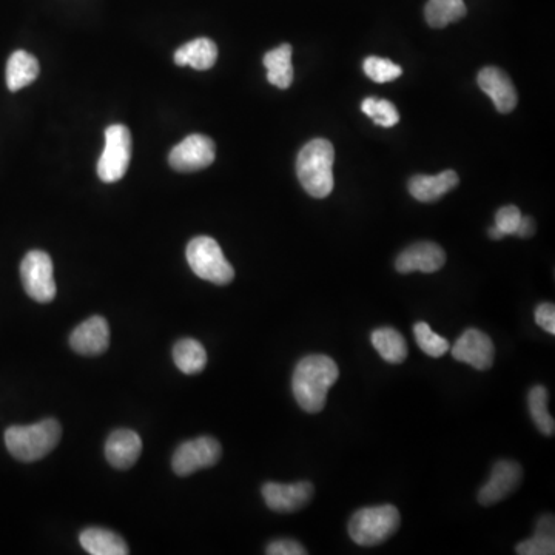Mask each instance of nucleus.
<instances>
[{
  "mask_svg": "<svg viewBox=\"0 0 555 555\" xmlns=\"http://www.w3.org/2000/svg\"><path fill=\"white\" fill-rule=\"evenodd\" d=\"M269 555H306L307 551L301 543L295 540H275L266 548Z\"/></svg>",
  "mask_w": 555,
  "mask_h": 555,
  "instance_id": "31",
  "label": "nucleus"
},
{
  "mask_svg": "<svg viewBox=\"0 0 555 555\" xmlns=\"http://www.w3.org/2000/svg\"><path fill=\"white\" fill-rule=\"evenodd\" d=\"M400 523V511L395 506L363 508L350 518L349 535L357 545L377 546L391 539Z\"/></svg>",
  "mask_w": 555,
  "mask_h": 555,
  "instance_id": "4",
  "label": "nucleus"
},
{
  "mask_svg": "<svg viewBox=\"0 0 555 555\" xmlns=\"http://www.w3.org/2000/svg\"><path fill=\"white\" fill-rule=\"evenodd\" d=\"M523 480L522 466L517 461L500 460L492 468L491 478L478 492V503L483 506L497 505L511 495Z\"/></svg>",
  "mask_w": 555,
  "mask_h": 555,
  "instance_id": "10",
  "label": "nucleus"
},
{
  "mask_svg": "<svg viewBox=\"0 0 555 555\" xmlns=\"http://www.w3.org/2000/svg\"><path fill=\"white\" fill-rule=\"evenodd\" d=\"M132 159V135L125 125L115 124L105 130V147L98 162L102 182H118L127 173Z\"/></svg>",
  "mask_w": 555,
  "mask_h": 555,
  "instance_id": "6",
  "label": "nucleus"
},
{
  "mask_svg": "<svg viewBox=\"0 0 555 555\" xmlns=\"http://www.w3.org/2000/svg\"><path fill=\"white\" fill-rule=\"evenodd\" d=\"M187 261L190 269L201 280L210 281L216 286H227L235 278V270L222 253L221 247L210 236H198L187 246Z\"/></svg>",
  "mask_w": 555,
  "mask_h": 555,
  "instance_id": "5",
  "label": "nucleus"
},
{
  "mask_svg": "<svg viewBox=\"0 0 555 555\" xmlns=\"http://www.w3.org/2000/svg\"><path fill=\"white\" fill-rule=\"evenodd\" d=\"M333 161H335V150L327 139H312L301 148L300 155L296 159V175L303 189L313 198H327L332 193L335 185L332 172Z\"/></svg>",
  "mask_w": 555,
  "mask_h": 555,
  "instance_id": "2",
  "label": "nucleus"
},
{
  "mask_svg": "<svg viewBox=\"0 0 555 555\" xmlns=\"http://www.w3.org/2000/svg\"><path fill=\"white\" fill-rule=\"evenodd\" d=\"M460 178L454 170L435 176L417 175L409 181V193L420 202L438 201L441 196L457 187Z\"/></svg>",
  "mask_w": 555,
  "mask_h": 555,
  "instance_id": "17",
  "label": "nucleus"
},
{
  "mask_svg": "<svg viewBox=\"0 0 555 555\" xmlns=\"http://www.w3.org/2000/svg\"><path fill=\"white\" fill-rule=\"evenodd\" d=\"M444 263H446L444 250L438 244L423 241L403 250L395 261V267L400 273H434L438 272Z\"/></svg>",
  "mask_w": 555,
  "mask_h": 555,
  "instance_id": "13",
  "label": "nucleus"
},
{
  "mask_svg": "<svg viewBox=\"0 0 555 555\" xmlns=\"http://www.w3.org/2000/svg\"><path fill=\"white\" fill-rule=\"evenodd\" d=\"M451 354L460 363L469 364L477 370H488L494 364L495 347L485 332L468 329L455 341Z\"/></svg>",
  "mask_w": 555,
  "mask_h": 555,
  "instance_id": "11",
  "label": "nucleus"
},
{
  "mask_svg": "<svg viewBox=\"0 0 555 555\" xmlns=\"http://www.w3.org/2000/svg\"><path fill=\"white\" fill-rule=\"evenodd\" d=\"M142 440L135 431L119 429L105 443V457L116 469H130L141 457Z\"/></svg>",
  "mask_w": 555,
  "mask_h": 555,
  "instance_id": "16",
  "label": "nucleus"
},
{
  "mask_svg": "<svg viewBox=\"0 0 555 555\" xmlns=\"http://www.w3.org/2000/svg\"><path fill=\"white\" fill-rule=\"evenodd\" d=\"M292 45L283 44L264 56L267 81L281 90H287L293 82Z\"/></svg>",
  "mask_w": 555,
  "mask_h": 555,
  "instance_id": "21",
  "label": "nucleus"
},
{
  "mask_svg": "<svg viewBox=\"0 0 555 555\" xmlns=\"http://www.w3.org/2000/svg\"><path fill=\"white\" fill-rule=\"evenodd\" d=\"M489 236H491L494 241H500V239L505 238V235H503V233L500 232V230H498L495 226L489 229Z\"/></svg>",
  "mask_w": 555,
  "mask_h": 555,
  "instance_id": "35",
  "label": "nucleus"
},
{
  "mask_svg": "<svg viewBox=\"0 0 555 555\" xmlns=\"http://www.w3.org/2000/svg\"><path fill=\"white\" fill-rule=\"evenodd\" d=\"M216 158L215 142L204 135H190L173 147L169 162L172 169L181 173L198 172L207 169Z\"/></svg>",
  "mask_w": 555,
  "mask_h": 555,
  "instance_id": "9",
  "label": "nucleus"
},
{
  "mask_svg": "<svg viewBox=\"0 0 555 555\" xmlns=\"http://www.w3.org/2000/svg\"><path fill=\"white\" fill-rule=\"evenodd\" d=\"M364 115L369 116L380 127H394L400 121L397 107L386 99L367 98L361 104Z\"/></svg>",
  "mask_w": 555,
  "mask_h": 555,
  "instance_id": "27",
  "label": "nucleus"
},
{
  "mask_svg": "<svg viewBox=\"0 0 555 555\" xmlns=\"http://www.w3.org/2000/svg\"><path fill=\"white\" fill-rule=\"evenodd\" d=\"M549 395L545 386H534L528 395L529 412L535 426L543 435H554L555 421L548 411Z\"/></svg>",
  "mask_w": 555,
  "mask_h": 555,
  "instance_id": "25",
  "label": "nucleus"
},
{
  "mask_svg": "<svg viewBox=\"0 0 555 555\" xmlns=\"http://www.w3.org/2000/svg\"><path fill=\"white\" fill-rule=\"evenodd\" d=\"M221 455V444L215 438L199 437L185 441L173 454V471L181 477H187L201 469L212 468Z\"/></svg>",
  "mask_w": 555,
  "mask_h": 555,
  "instance_id": "8",
  "label": "nucleus"
},
{
  "mask_svg": "<svg viewBox=\"0 0 555 555\" xmlns=\"http://www.w3.org/2000/svg\"><path fill=\"white\" fill-rule=\"evenodd\" d=\"M535 233V221L531 216H522L520 219V224H518L517 232L515 235L520 236V238H531Z\"/></svg>",
  "mask_w": 555,
  "mask_h": 555,
  "instance_id": "33",
  "label": "nucleus"
},
{
  "mask_svg": "<svg viewBox=\"0 0 555 555\" xmlns=\"http://www.w3.org/2000/svg\"><path fill=\"white\" fill-rule=\"evenodd\" d=\"M535 323L545 332L555 335V306L552 303H542L534 312Z\"/></svg>",
  "mask_w": 555,
  "mask_h": 555,
  "instance_id": "32",
  "label": "nucleus"
},
{
  "mask_svg": "<svg viewBox=\"0 0 555 555\" xmlns=\"http://www.w3.org/2000/svg\"><path fill=\"white\" fill-rule=\"evenodd\" d=\"M39 62L33 54L17 50L11 54L7 62V87L10 91H19L33 84L39 76Z\"/></svg>",
  "mask_w": 555,
  "mask_h": 555,
  "instance_id": "20",
  "label": "nucleus"
},
{
  "mask_svg": "<svg viewBox=\"0 0 555 555\" xmlns=\"http://www.w3.org/2000/svg\"><path fill=\"white\" fill-rule=\"evenodd\" d=\"M364 73L367 78L372 79L378 84H386V82L395 81L403 74V68L389 59L377 58V56H370L364 61Z\"/></svg>",
  "mask_w": 555,
  "mask_h": 555,
  "instance_id": "28",
  "label": "nucleus"
},
{
  "mask_svg": "<svg viewBox=\"0 0 555 555\" xmlns=\"http://www.w3.org/2000/svg\"><path fill=\"white\" fill-rule=\"evenodd\" d=\"M70 346L74 352L87 357L104 354L110 346V327L102 317H91L79 324L70 335Z\"/></svg>",
  "mask_w": 555,
  "mask_h": 555,
  "instance_id": "14",
  "label": "nucleus"
},
{
  "mask_svg": "<svg viewBox=\"0 0 555 555\" xmlns=\"http://www.w3.org/2000/svg\"><path fill=\"white\" fill-rule=\"evenodd\" d=\"M61 435L59 421L48 418L31 426H11L5 432V444L16 460L33 463L50 454L58 446Z\"/></svg>",
  "mask_w": 555,
  "mask_h": 555,
  "instance_id": "3",
  "label": "nucleus"
},
{
  "mask_svg": "<svg viewBox=\"0 0 555 555\" xmlns=\"http://www.w3.org/2000/svg\"><path fill=\"white\" fill-rule=\"evenodd\" d=\"M468 10L463 0H429L424 17L432 28H444L461 21Z\"/></svg>",
  "mask_w": 555,
  "mask_h": 555,
  "instance_id": "24",
  "label": "nucleus"
},
{
  "mask_svg": "<svg viewBox=\"0 0 555 555\" xmlns=\"http://www.w3.org/2000/svg\"><path fill=\"white\" fill-rule=\"evenodd\" d=\"M173 360L182 374H201L207 366V352L199 341L184 338L173 347Z\"/></svg>",
  "mask_w": 555,
  "mask_h": 555,
  "instance_id": "23",
  "label": "nucleus"
},
{
  "mask_svg": "<svg viewBox=\"0 0 555 555\" xmlns=\"http://www.w3.org/2000/svg\"><path fill=\"white\" fill-rule=\"evenodd\" d=\"M522 216V212H520L518 207H502V209L498 210L497 215H495V227L505 236L515 235Z\"/></svg>",
  "mask_w": 555,
  "mask_h": 555,
  "instance_id": "30",
  "label": "nucleus"
},
{
  "mask_svg": "<svg viewBox=\"0 0 555 555\" xmlns=\"http://www.w3.org/2000/svg\"><path fill=\"white\" fill-rule=\"evenodd\" d=\"M218 59V47L207 37H199L195 41L187 42L175 53V62L179 67H190L195 70H210Z\"/></svg>",
  "mask_w": 555,
  "mask_h": 555,
  "instance_id": "18",
  "label": "nucleus"
},
{
  "mask_svg": "<svg viewBox=\"0 0 555 555\" xmlns=\"http://www.w3.org/2000/svg\"><path fill=\"white\" fill-rule=\"evenodd\" d=\"M82 548L91 555H127L130 552L121 535L110 529L88 528L79 537Z\"/></svg>",
  "mask_w": 555,
  "mask_h": 555,
  "instance_id": "19",
  "label": "nucleus"
},
{
  "mask_svg": "<svg viewBox=\"0 0 555 555\" xmlns=\"http://www.w3.org/2000/svg\"><path fill=\"white\" fill-rule=\"evenodd\" d=\"M372 344L384 361L401 364L407 358V343L394 327H380L372 332Z\"/></svg>",
  "mask_w": 555,
  "mask_h": 555,
  "instance_id": "22",
  "label": "nucleus"
},
{
  "mask_svg": "<svg viewBox=\"0 0 555 555\" xmlns=\"http://www.w3.org/2000/svg\"><path fill=\"white\" fill-rule=\"evenodd\" d=\"M340 369L327 355H309L296 364L292 389L296 403L307 414H318L326 406L330 387L337 383Z\"/></svg>",
  "mask_w": 555,
  "mask_h": 555,
  "instance_id": "1",
  "label": "nucleus"
},
{
  "mask_svg": "<svg viewBox=\"0 0 555 555\" xmlns=\"http://www.w3.org/2000/svg\"><path fill=\"white\" fill-rule=\"evenodd\" d=\"M261 492H263L264 502L272 511L290 514V512L300 511L312 500L315 488L310 481H300L290 485L270 481L263 486Z\"/></svg>",
  "mask_w": 555,
  "mask_h": 555,
  "instance_id": "12",
  "label": "nucleus"
},
{
  "mask_svg": "<svg viewBox=\"0 0 555 555\" xmlns=\"http://www.w3.org/2000/svg\"><path fill=\"white\" fill-rule=\"evenodd\" d=\"M535 532H540V534L555 535V522L552 515L546 514L542 515L535 526Z\"/></svg>",
  "mask_w": 555,
  "mask_h": 555,
  "instance_id": "34",
  "label": "nucleus"
},
{
  "mask_svg": "<svg viewBox=\"0 0 555 555\" xmlns=\"http://www.w3.org/2000/svg\"><path fill=\"white\" fill-rule=\"evenodd\" d=\"M477 82L481 90L494 101L495 108L500 113L508 115L515 110L518 102L517 90L505 71L497 67L483 68L478 73Z\"/></svg>",
  "mask_w": 555,
  "mask_h": 555,
  "instance_id": "15",
  "label": "nucleus"
},
{
  "mask_svg": "<svg viewBox=\"0 0 555 555\" xmlns=\"http://www.w3.org/2000/svg\"><path fill=\"white\" fill-rule=\"evenodd\" d=\"M515 552L520 555H552L555 554V535L535 532L531 539L518 543Z\"/></svg>",
  "mask_w": 555,
  "mask_h": 555,
  "instance_id": "29",
  "label": "nucleus"
},
{
  "mask_svg": "<svg viewBox=\"0 0 555 555\" xmlns=\"http://www.w3.org/2000/svg\"><path fill=\"white\" fill-rule=\"evenodd\" d=\"M21 278L25 292L37 303H51L56 298L54 267L48 253L31 250L22 259Z\"/></svg>",
  "mask_w": 555,
  "mask_h": 555,
  "instance_id": "7",
  "label": "nucleus"
},
{
  "mask_svg": "<svg viewBox=\"0 0 555 555\" xmlns=\"http://www.w3.org/2000/svg\"><path fill=\"white\" fill-rule=\"evenodd\" d=\"M414 335L418 347L423 350L424 354L429 355V357H443V355L448 354L449 349H451V344L448 343V340L437 335V333L431 329V326H429L428 323H423V321L415 324Z\"/></svg>",
  "mask_w": 555,
  "mask_h": 555,
  "instance_id": "26",
  "label": "nucleus"
}]
</instances>
